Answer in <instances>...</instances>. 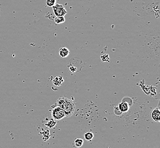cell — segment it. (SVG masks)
<instances>
[{
  "instance_id": "6da1fadb",
  "label": "cell",
  "mask_w": 160,
  "mask_h": 148,
  "mask_svg": "<svg viewBox=\"0 0 160 148\" xmlns=\"http://www.w3.org/2000/svg\"><path fill=\"white\" fill-rule=\"evenodd\" d=\"M57 105L64 111L66 117H71L74 114L76 109V106L72 100L65 97H61L57 101Z\"/></svg>"
},
{
  "instance_id": "7a4b0ae2",
  "label": "cell",
  "mask_w": 160,
  "mask_h": 148,
  "mask_svg": "<svg viewBox=\"0 0 160 148\" xmlns=\"http://www.w3.org/2000/svg\"><path fill=\"white\" fill-rule=\"evenodd\" d=\"M52 116L55 120H60L66 117L64 111L58 105H56L52 110Z\"/></svg>"
},
{
  "instance_id": "3957f363",
  "label": "cell",
  "mask_w": 160,
  "mask_h": 148,
  "mask_svg": "<svg viewBox=\"0 0 160 148\" xmlns=\"http://www.w3.org/2000/svg\"><path fill=\"white\" fill-rule=\"evenodd\" d=\"M53 12L56 17H64L67 13L64 7L61 4H56L52 7Z\"/></svg>"
},
{
  "instance_id": "277c9868",
  "label": "cell",
  "mask_w": 160,
  "mask_h": 148,
  "mask_svg": "<svg viewBox=\"0 0 160 148\" xmlns=\"http://www.w3.org/2000/svg\"><path fill=\"white\" fill-rule=\"evenodd\" d=\"M151 117L153 120L156 122L160 121V112L159 108H154L151 113Z\"/></svg>"
},
{
  "instance_id": "5b68a950",
  "label": "cell",
  "mask_w": 160,
  "mask_h": 148,
  "mask_svg": "<svg viewBox=\"0 0 160 148\" xmlns=\"http://www.w3.org/2000/svg\"><path fill=\"white\" fill-rule=\"evenodd\" d=\"M70 54V51L67 47H62L59 50V55L62 58H67Z\"/></svg>"
},
{
  "instance_id": "8992f818",
  "label": "cell",
  "mask_w": 160,
  "mask_h": 148,
  "mask_svg": "<svg viewBox=\"0 0 160 148\" xmlns=\"http://www.w3.org/2000/svg\"><path fill=\"white\" fill-rule=\"evenodd\" d=\"M119 109L122 112H126L129 110V105L126 102H122L120 104H119Z\"/></svg>"
},
{
  "instance_id": "52a82bcc",
  "label": "cell",
  "mask_w": 160,
  "mask_h": 148,
  "mask_svg": "<svg viewBox=\"0 0 160 148\" xmlns=\"http://www.w3.org/2000/svg\"><path fill=\"white\" fill-rule=\"evenodd\" d=\"M56 121L55 120H54L53 119H49L47 120L46 122L44 124L45 126L49 128H53L54 127H55L56 125Z\"/></svg>"
},
{
  "instance_id": "ba28073f",
  "label": "cell",
  "mask_w": 160,
  "mask_h": 148,
  "mask_svg": "<svg viewBox=\"0 0 160 148\" xmlns=\"http://www.w3.org/2000/svg\"><path fill=\"white\" fill-rule=\"evenodd\" d=\"M64 82V79L62 78V76H59V77H56L54 78V79L53 80V84L56 86L58 87L61 86L62 83Z\"/></svg>"
},
{
  "instance_id": "9c48e42d",
  "label": "cell",
  "mask_w": 160,
  "mask_h": 148,
  "mask_svg": "<svg viewBox=\"0 0 160 148\" xmlns=\"http://www.w3.org/2000/svg\"><path fill=\"white\" fill-rule=\"evenodd\" d=\"M40 135L42 136V139L44 141H47L50 138V134L48 130H42L40 132Z\"/></svg>"
},
{
  "instance_id": "30bf717a",
  "label": "cell",
  "mask_w": 160,
  "mask_h": 148,
  "mask_svg": "<svg viewBox=\"0 0 160 148\" xmlns=\"http://www.w3.org/2000/svg\"><path fill=\"white\" fill-rule=\"evenodd\" d=\"M54 21L56 24H61L65 21V19L64 17H56Z\"/></svg>"
},
{
  "instance_id": "8fae6325",
  "label": "cell",
  "mask_w": 160,
  "mask_h": 148,
  "mask_svg": "<svg viewBox=\"0 0 160 148\" xmlns=\"http://www.w3.org/2000/svg\"><path fill=\"white\" fill-rule=\"evenodd\" d=\"M83 144V141L82 139H77L74 141V145L77 148L81 147Z\"/></svg>"
},
{
  "instance_id": "7c38bea8",
  "label": "cell",
  "mask_w": 160,
  "mask_h": 148,
  "mask_svg": "<svg viewBox=\"0 0 160 148\" xmlns=\"http://www.w3.org/2000/svg\"><path fill=\"white\" fill-rule=\"evenodd\" d=\"M93 137H94V135L92 132H86L84 135V138H85V139L87 140V141H89L92 140Z\"/></svg>"
},
{
  "instance_id": "4fadbf2b",
  "label": "cell",
  "mask_w": 160,
  "mask_h": 148,
  "mask_svg": "<svg viewBox=\"0 0 160 148\" xmlns=\"http://www.w3.org/2000/svg\"><path fill=\"white\" fill-rule=\"evenodd\" d=\"M46 3L47 6L52 8L56 4V0H46Z\"/></svg>"
},
{
  "instance_id": "5bb4252c",
  "label": "cell",
  "mask_w": 160,
  "mask_h": 148,
  "mask_svg": "<svg viewBox=\"0 0 160 148\" xmlns=\"http://www.w3.org/2000/svg\"><path fill=\"white\" fill-rule=\"evenodd\" d=\"M101 59L102 62H110V58L108 54H104L103 56H101Z\"/></svg>"
},
{
  "instance_id": "9a60e30c",
  "label": "cell",
  "mask_w": 160,
  "mask_h": 148,
  "mask_svg": "<svg viewBox=\"0 0 160 148\" xmlns=\"http://www.w3.org/2000/svg\"><path fill=\"white\" fill-rule=\"evenodd\" d=\"M69 70H70V71H71L72 72L74 73L76 71H77V68H76V67H74L73 66H72V67H71L69 68Z\"/></svg>"
}]
</instances>
